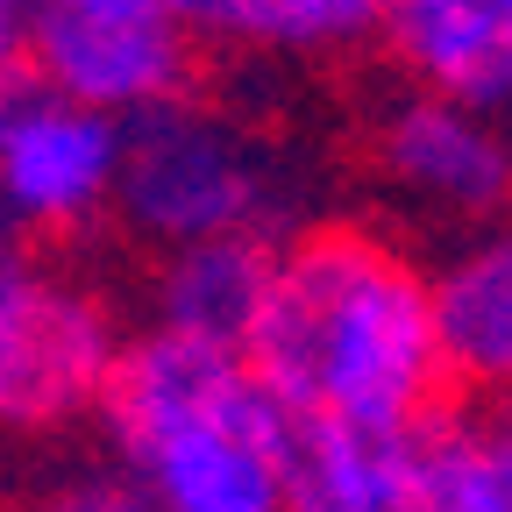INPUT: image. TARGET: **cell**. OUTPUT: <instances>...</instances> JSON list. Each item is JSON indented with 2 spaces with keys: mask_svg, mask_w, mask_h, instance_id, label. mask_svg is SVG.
Instances as JSON below:
<instances>
[{
  "mask_svg": "<svg viewBox=\"0 0 512 512\" xmlns=\"http://www.w3.org/2000/svg\"><path fill=\"white\" fill-rule=\"evenodd\" d=\"M370 171L399 207L427 221H491L512 207V143L505 128L427 86H406L399 100H384L370 121Z\"/></svg>",
  "mask_w": 512,
  "mask_h": 512,
  "instance_id": "52a82bcc",
  "label": "cell"
},
{
  "mask_svg": "<svg viewBox=\"0 0 512 512\" xmlns=\"http://www.w3.org/2000/svg\"><path fill=\"white\" fill-rule=\"evenodd\" d=\"M36 86L29 72V0H0V121Z\"/></svg>",
  "mask_w": 512,
  "mask_h": 512,
  "instance_id": "9a60e30c",
  "label": "cell"
},
{
  "mask_svg": "<svg viewBox=\"0 0 512 512\" xmlns=\"http://www.w3.org/2000/svg\"><path fill=\"white\" fill-rule=\"evenodd\" d=\"M121 349L107 292L57 271L0 214V441H50L93 420Z\"/></svg>",
  "mask_w": 512,
  "mask_h": 512,
  "instance_id": "277c9868",
  "label": "cell"
},
{
  "mask_svg": "<svg viewBox=\"0 0 512 512\" xmlns=\"http://www.w3.org/2000/svg\"><path fill=\"white\" fill-rule=\"evenodd\" d=\"M121 114L29 86L0 121V214L29 242H79L114 214Z\"/></svg>",
  "mask_w": 512,
  "mask_h": 512,
  "instance_id": "8992f818",
  "label": "cell"
},
{
  "mask_svg": "<svg viewBox=\"0 0 512 512\" xmlns=\"http://www.w3.org/2000/svg\"><path fill=\"white\" fill-rule=\"evenodd\" d=\"M377 43L406 86L470 100L484 114L512 107V0H384Z\"/></svg>",
  "mask_w": 512,
  "mask_h": 512,
  "instance_id": "9c48e42d",
  "label": "cell"
},
{
  "mask_svg": "<svg viewBox=\"0 0 512 512\" xmlns=\"http://www.w3.org/2000/svg\"><path fill=\"white\" fill-rule=\"evenodd\" d=\"M285 512H413V434L292 413Z\"/></svg>",
  "mask_w": 512,
  "mask_h": 512,
  "instance_id": "8fae6325",
  "label": "cell"
},
{
  "mask_svg": "<svg viewBox=\"0 0 512 512\" xmlns=\"http://www.w3.org/2000/svg\"><path fill=\"white\" fill-rule=\"evenodd\" d=\"M242 363L285 413L384 434L427 427L448 392L427 271L370 221H306L278 235L271 292L249 320Z\"/></svg>",
  "mask_w": 512,
  "mask_h": 512,
  "instance_id": "6da1fadb",
  "label": "cell"
},
{
  "mask_svg": "<svg viewBox=\"0 0 512 512\" xmlns=\"http://www.w3.org/2000/svg\"><path fill=\"white\" fill-rule=\"evenodd\" d=\"M200 43L256 50V57H356L384 29V0H178Z\"/></svg>",
  "mask_w": 512,
  "mask_h": 512,
  "instance_id": "7c38bea8",
  "label": "cell"
},
{
  "mask_svg": "<svg viewBox=\"0 0 512 512\" xmlns=\"http://www.w3.org/2000/svg\"><path fill=\"white\" fill-rule=\"evenodd\" d=\"M22 512H157V505L114 470V477H57V484H43Z\"/></svg>",
  "mask_w": 512,
  "mask_h": 512,
  "instance_id": "5bb4252c",
  "label": "cell"
},
{
  "mask_svg": "<svg viewBox=\"0 0 512 512\" xmlns=\"http://www.w3.org/2000/svg\"><path fill=\"white\" fill-rule=\"evenodd\" d=\"M271 264H278V235H264V228L171 242L150 264V320L192 342L242 349L256 306L271 292Z\"/></svg>",
  "mask_w": 512,
  "mask_h": 512,
  "instance_id": "30bf717a",
  "label": "cell"
},
{
  "mask_svg": "<svg viewBox=\"0 0 512 512\" xmlns=\"http://www.w3.org/2000/svg\"><path fill=\"white\" fill-rule=\"evenodd\" d=\"M114 221L150 242H200L235 228H292V171L264 136L221 107L200 100H164L150 114L121 121V178H114Z\"/></svg>",
  "mask_w": 512,
  "mask_h": 512,
  "instance_id": "3957f363",
  "label": "cell"
},
{
  "mask_svg": "<svg viewBox=\"0 0 512 512\" xmlns=\"http://www.w3.org/2000/svg\"><path fill=\"white\" fill-rule=\"evenodd\" d=\"M114 470L157 512H285L292 413L242 349L178 328L121 335L93 406Z\"/></svg>",
  "mask_w": 512,
  "mask_h": 512,
  "instance_id": "7a4b0ae2",
  "label": "cell"
},
{
  "mask_svg": "<svg viewBox=\"0 0 512 512\" xmlns=\"http://www.w3.org/2000/svg\"><path fill=\"white\" fill-rule=\"evenodd\" d=\"M413 512H512V413L413 427Z\"/></svg>",
  "mask_w": 512,
  "mask_h": 512,
  "instance_id": "4fadbf2b",
  "label": "cell"
},
{
  "mask_svg": "<svg viewBox=\"0 0 512 512\" xmlns=\"http://www.w3.org/2000/svg\"><path fill=\"white\" fill-rule=\"evenodd\" d=\"M427 313L441 377L470 399L512 406V221H470L463 242L427 271Z\"/></svg>",
  "mask_w": 512,
  "mask_h": 512,
  "instance_id": "ba28073f",
  "label": "cell"
},
{
  "mask_svg": "<svg viewBox=\"0 0 512 512\" xmlns=\"http://www.w3.org/2000/svg\"><path fill=\"white\" fill-rule=\"evenodd\" d=\"M29 72L128 121L192 93L200 36L178 0H29Z\"/></svg>",
  "mask_w": 512,
  "mask_h": 512,
  "instance_id": "5b68a950",
  "label": "cell"
}]
</instances>
